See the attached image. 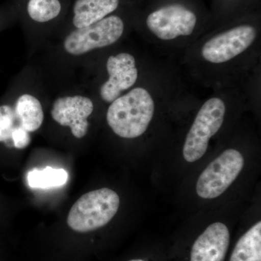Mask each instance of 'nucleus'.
Returning a JSON list of instances; mask_svg holds the SVG:
<instances>
[{"label":"nucleus","mask_w":261,"mask_h":261,"mask_svg":"<svg viewBox=\"0 0 261 261\" xmlns=\"http://www.w3.org/2000/svg\"><path fill=\"white\" fill-rule=\"evenodd\" d=\"M68 178V173L65 170L51 167H46L42 170H32L27 176L29 186L38 189L63 186L66 184Z\"/></svg>","instance_id":"nucleus-14"},{"label":"nucleus","mask_w":261,"mask_h":261,"mask_svg":"<svg viewBox=\"0 0 261 261\" xmlns=\"http://www.w3.org/2000/svg\"><path fill=\"white\" fill-rule=\"evenodd\" d=\"M106 68L109 78L99 89L105 102L111 103L121 97L122 92L133 87L138 79V70L135 57L121 53L108 58Z\"/></svg>","instance_id":"nucleus-9"},{"label":"nucleus","mask_w":261,"mask_h":261,"mask_svg":"<svg viewBox=\"0 0 261 261\" xmlns=\"http://www.w3.org/2000/svg\"><path fill=\"white\" fill-rule=\"evenodd\" d=\"M128 261H145L143 260H141V259H134V260H130Z\"/></svg>","instance_id":"nucleus-18"},{"label":"nucleus","mask_w":261,"mask_h":261,"mask_svg":"<svg viewBox=\"0 0 261 261\" xmlns=\"http://www.w3.org/2000/svg\"><path fill=\"white\" fill-rule=\"evenodd\" d=\"M15 113L19 124L27 132H36L42 126L44 112L42 104L37 97L29 94H22L15 103Z\"/></svg>","instance_id":"nucleus-12"},{"label":"nucleus","mask_w":261,"mask_h":261,"mask_svg":"<svg viewBox=\"0 0 261 261\" xmlns=\"http://www.w3.org/2000/svg\"><path fill=\"white\" fill-rule=\"evenodd\" d=\"M18 125L14 110L8 105L0 106V142L11 140L13 129Z\"/></svg>","instance_id":"nucleus-16"},{"label":"nucleus","mask_w":261,"mask_h":261,"mask_svg":"<svg viewBox=\"0 0 261 261\" xmlns=\"http://www.w3.org/2000/svg\"><path fill=\"white\" fill-rule=\"evenodd\" d=\"M119 196L108 188L87 192L69 211L67 223L73 231L88 232L108 224L118 212Z\"/></svg>","instance_id":"nucleus-2"},{"label":"nucleus","mask_w":261,"mask_h":261,"mask_svg":"<svg viewBox=\"0 0 261 261\" xmlns=\"http://www.w3.org/2000/svg\"><path fill=\"white\" fill-rule=\"evenodd\" d=\"M120 0H75L73 24L76 29L89 27L113 13Z\"/></svg>","instance_id":"nucleus-11"},{"label":"nucleus","mask_w":261,"mask_h":261,"mask_svg":"<svg viewBox=\"0 0 261 261\" xmlns=\"http://www.w3.org/2000/svg\"><path fill=\"white\" fill-rule=\"evenodd\" d=\"M256 37L255 27L248 24L238 25L209 39L204 44L201 55L209 63H226L247 50Z\"/></svg>","instance_id":"nucleus-6"},{"label":"nucleus","mask_w":261,"mask_h":261,"mask_svg":"<svg viewBox=\"0 0 261 261\" xmlns=\"http://www.w3.org/2000/svg\"><path fill=\"white\" fill-rule=\"evenodd\" d=\"M154 113V102L145 88L137 87L121 96L108 108L106 119L118 137L135 139L143 135Z\"/></svg>","instance_id":"nucleus-1"},{"label":"nucleus","mask_w":261,"mask_h":261,"mask_svg":"<svg viewBox=\"0 0 261 261\" xmlns=\"http://www.w3.org/2000/svg\"><path fill=\"white\" fill-rule=\"evenodd\" d=\"M94 111V104L84 96H68L58 98L53 105L51 116L63 126H68L75 138L82 139L88 132L87 118Z\"/></svg>","instance_id":"nucleus-8"},{"label":"nucleus","mask_w":261,"mask_h":261,"mask_svg":"<svg viewBox=\"0 0 261 261\" xmlns=\"http://www.w3.org/2000/svg\"><path fill=\"white\" fill-rule=\"evenodd\" d=\"M123 32V20L117 15H109L89 27L70 32L65 39L63 47L68 54L82 56L112 45L119 40Z\"/></svg>","instance_id":"nucleus-4"},{"label":"nucleus","mask_w":261,"mask_h":261,"mask_svg":"<svg viewBox=\"0 0 261 261\" xmlns=\"http://www.w3.org/2000/svg\"><path fill=\"white\" fill-rule=\"evenodd\" d=\"M244 164L243 155L238 150H225L199 176L196 185L197 195L202 199H214L222 195L238 178Z\"/></svg>","instance_id":"nucleus-5"},{"label":"nucleus","mask_w":261,"mask_h":261,"mask_svg":"<svg viewBox=\"0 0 261 261\" xmlns=\"http://www.w3.org/2000/svg\"><path fill=\"white\" fill-rule=\"evenodd\" d=\"M62 9L60 0H29L27 13L34 21L46 23L56 18Z\"/></svg>","instance_id":"nucleus-15"},{"label":"nucleus","mask_w":261,"mask_h":261,"mask_svg":"<svg viewBox=\"0 0 261 261\" xmlns=\"http://www.w3.org/2000/svg\"><path fill=\"white\" fill-rule=\"evenodd\" d=\"M11 141L15 148H25L31 143V137L29 132H27L20 125H18L13 129Z\"/></svg>","instance_id":"nucleus-17"},{"label":"nucleus","mask_w":261,"mask_h":261,"mask_svg":"<svg viewBox=\"0 0 261 261\" xmlns=\"http://www.w3.org/2000/svg\"><path fill=\"white\" fill-rule=\"evenodd\" d=\"M225 113L226 106L219 97L211 98L202 105L184 145L183 156L187 162H195L205 154L209 141L224 123Z\"/></svg>","instance_id":"nucleus-3"},{"label":"nucleus","mask_w":261,"mask_h":261,"mask_svg":"<svg viewBox=\"0 0 261 261\" xmlns=\"http://www.w3.org/2000/svg\"><path fill=\"white\" fill-rule=\"evenodd\" d=\"M230 243V233L221 222L211 224L192 245L190 261H224Z\"/></svg>","instance_id":"nucleus-10"},{"label":"nucleus","mask_w":261,"mask_h":261,"mask_svg":"<svg viewBox=\"0 0 261 261\" xmlns=\"http://www.w3.org/2000/svg\"><path fill=\"white\" fill-rule=\"evenodd\" d=\"M194 12L181 5H168L147 16L148 29L161 40H173L191 35L197 25Z\"/></svg>","instance_id":"nucleus-7"},{"label":"nucleus","mask_w":261,"mask_h":261,"mask_svg":"<svg viewBox=\"0 0 261 261\" xmlns=\"http://www.w3.org/2000/svg\"><path fill=\"white\" fill-rule=\"evenodd\" d=\"M229 261H261V222L244 233L233 249Z\"/></svg>","instance_id":"nucleus-13"}]
</instances>
